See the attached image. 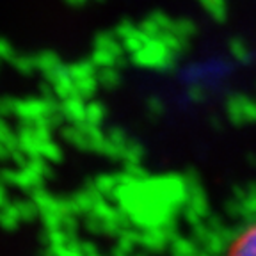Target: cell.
I'll use <instances>...</instances> for the list:
<instances>
[{
    "label": "cell",
    "instance_id": "cell-1",
    "mask_svg": "<svg viewBox=\"0 0 256 256\" xmlns=\"http://www.w3.org/2000/svg\"><path fill=\"white\" fill-rule=\"evenodd\" d=\"M226 256H256V224L246 228L233 240Z\"/></svg>",
    "mask_w": 256,
    "mask_h": 256
}]
</instances>
